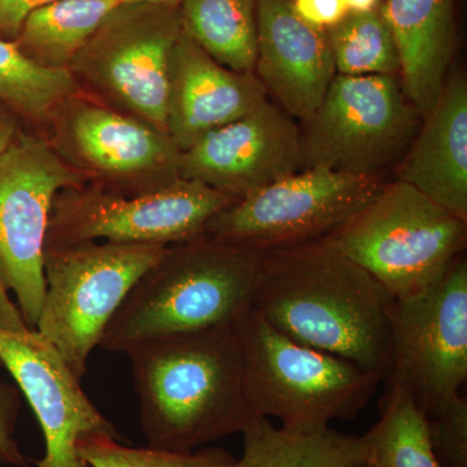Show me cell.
Here are the masks:
<instances>
[{"label": "cell", "instance_id": "obj_5", "mask_svg": "<svg viewBox=\"0 0 467 467\" xmlns=\"http://www.w3.org/2000/svg\"><path fill=\"white\" fill-rule=\"evenodd\" d=\"M370 273L392 299L422 294L465 254L467 221L399 180L321 239Z\"/></svg>", "mask_w": 467, "mask_h": 467}, {"label": "cell", "instance_id": "obj_33", "mask_svg": "<svg viewBox=\"0 0 467 467\" xmlns=\"http://www.w3.org/2000/svg\"><path fill=\"white\" fill-rule=\"evenodd\" d=\"M346 2L349 11L356 12V14L374 11L382 5L380 0H346Z\"/></svg>", "mask_w": 467, "mask_h": 467}, {"label": "cell", "instance_id": "obj_26", "mask_svg": "<svg viewBox=\"0 0 467 467\" xmlns=\"http://www.w3.org/2000/svg\"><path fill=\"white\" fill-rule=\"evenodd\" d=\"M86 467H232L235 457L223 448L174 451L133 448L104 434H88L77 442Z\"/></svg>", "mask_w": 467, "mask_h": 467}, {"label": "cell", "instance_id": "obj_17", "mask_svg": "<svg viewBox=\"0 0 467 467\" xmlns=\"http://www.w3.org/2000/svg\"><path fill=\"white\" fill-rule=\"evenodd\" d=\"M267 99L254 72L223 67L182 30L171 52L167 106V133L181 152Z\"/></svg>", "mask_w": 467, "mask_h": 467}, {"label": "cell", "instance_id": "obj_7", "mask_svg": "<svg viewBox=\"0 0 467 467\" xmlns=\"http://www.w3.org/2000/svg\"><path fill=\"white\" fill-rule=\"evenodd\" d=\"M420 125L399 76L337 73L318 109L300 124L301 171L389 180Z\"/></svg>", "mask_w": 467, "mask_h": 467}, {"label": "cell", "instance_id": "obj_16", "mask_svg": "<svg viewBox=\"0 0 467 467\" xmlns=\"http://www.w3.org/2000/svg\"><path fill=\"white\" fill-rule=\"evenodd\" d=\"M254 72L276 106L308 121L337 75L327 30L304 21L292 0H259Z\"/></svg>", "mask_w": 467, "mask_h": 467}, {"label": "cell", "instance_id": "obj_2", "mask_svg": "<svg viewBox=\"0 0 467 467\" xmlns=\"http://www.w3.org/2000/svg\"><path fill=\"white\" fill-rule=\"evenodd\" d=\"M126 356L150 448L201 450L259 420L245 398L234 326L150 340Z\"/></svg>", "mask_w": 467, "mask_h": 467}, {"label": "cell", "instance_id": "obj_28", "mask_svg": "<svg viewBox=\"0 0 467 467\" xmlns=\"http://www.w3.org/2000/svg\"><path fill=\"white\" fill-rule=\"evenodd\" d=\"M2 370L5 368L0 359V465L26 467V456L16 441L20 389L16 384L5 382Z\"/></svg>", "mask_w": 467, "mask_h": 467}, {"label": "cell", "instance_id": "obj_18", "mask_svg": "<svg viewBox=\"0 0 467 467\" xmlns=\"http://www.w3.org/2000/svg\"><path fill=\"white\" fill-rule=\"evenodd\" d=\"M393 180L410 184L467 221V79L450 72L434 109L420 125Z\"/></svg>", "mask_w": 467, "mask_h": 467}, {"label": "cell", "instance_id": "obj_24", "mask_svg": "<svg viewBox=\"0 0 467 467\" xmlns=\"http://www.w3.org/2000/svg\"><path fill=\"white\" fill-rule=\"evenodd\" d=\"M81 90L69 70L38 66L16 42L0 38V103L23 121L47 125L58 104Z\"/></svg>", "mask_w": 467, "mask_h": 467}, {"label": "cell", "instance_id": "obj_3", "mask_svg": "<svg viewBox=\"0 0 467 467\" xmlns=\"http://www.w3.org/2000/svg\"><path fill=\"white\" fill-rule=\"evenodd\" d=\"M263 252L201 235L168 245L104 331L126 355L150 340L233 326L251 308Z\"/></svg>", "mask_w": 467, "mask_h": 467}, {"label": "cell", "instance_id": "obj_15", "mask_svg": "<svg viewBox=\"0 0 467 467\" xmlns=\"http://www.w3.org/2000/svg\"><path fill=\"white\" fill-rule=\"evenodd\" d=\"M300 171V125L269 99L204 135L178 162L181 178L235 201Z\"/></svg>", "mask_w": 467, "mask_h": 467}, {"label": "cell", "instance_id": "obj_20", "mask_svg": "<svg viewBox=\"0 0 467 467\" xmlns=\"http://www.w3.org/2000/svg\"><path fill=\"white\" fill-rule=\"evenodd\" d=\"M242 435V457L232 467H356L367 462L361 436L331 429L301 434L261 417Z\"/></svg>", "mask_w": 467, "mask_h": 467}, {"label": "cell", "instance_id": "obj_11", "mask_svg": "<svg viewBox=\"0 0 467 467\" xmlns=\"http://www.w3.org/2000/svg\"><path fill=\"white\" fill-rule=\"evenodd\" d=\"M387 182L304 169L218 212L202 235L260 252L321 241L367 207Z\"/></svg>", "mask_w": 467, "mask_h": 467}, {"label": "cell", "instance_id": "obj_31", "mask_svg": "<svg viewBox=\"0 0 467 467\" xmlns=\"http://www.w3.org/2000/svg\"><path fill=\"white\" fill-rule=\"evenodd\" d=\"M23 122L14 110L0 103V152L7 149L15 140L18 131L23 129L21 128Z\"/></svg>", "mask_w": 467, "mask_h": 467}, {"label": "cell", "instance_id": "obj_34", "mask_svg": "<svg viewBox=\"0 0 467 467\" xmlns=\"http://www.w3.org/2000/svg\"><path fill=\"white\" fill-rule=\"evenodd\" d=\"M125 5H153L164 7L178 8L183 0H122Z\"/></svg>", "mask_w": 467, "mask_h": 467}, {"label": "cell", "instance_id": "obj_27", "mask_svg": "<svg viewBox=\"0 0 467 467\" xmlns=\"http://www.w3.org/2000/svg\"><path fill=\"white\" fill-rule=\"evenodd\" d=\"M427 430L441 467H467V398L459 395L425 414Z\"/></svg>", "mask_w": 467, "mask_h": 467}, {"label": "cell", "instance_id": "obj_23", "mask_svg": "<svg viewBox=\"0 0 467 467\" xmlns=\"http://www.w3.org/2000/svg\"><path fill=\"white\" fill-rule=\"evenodd\" d=\"M370 467H441L430 441L425 414L405 389L387 386L380 420L361 436Z\"/></svg>", "mask_w": 467, "mask_h": 467}, {"label": "cell", "instance_id": "obj_1", "mask_svg": "<svg viewBox=\"0 0 467 467\" xmlns=\"http://www.w3.org/2000/svg\"><path fill=\"white\" fill-rule=\"evenodd\" d=\"M392 296L322 241L263 252L252 309L295 342L377 374L392 367Z\"/></svg>", "mask_w": 467, "mask_h": 467}, {"label": "cell", "instance_id": "obj_13", "mask_svg": "<svg viewBox=\"0 0 467 467\" xmlns=\"http://www.w3.org/2000/svg\"><path fill=\"white\" fill-rule=\"evenodd\" d=\"M392 367L384 382L400 387L423 414L461 395L467 379V259L438 284L392 301Z\"/></svg>", "mask_w": 467, "mask_h": 467}, {"label": "cell", "instance_id": "obj_10", "mask_svg": "<svg viewBox=\"0 0 467 467\" xmlns=\"http://www.w3.org/2000/svg\"><path fill=\"white\" fill-rule=\"evenodd\" d=\"M88 183L47 137L21 129L0 152V282L14 292L27 327L36 328L46 284V235L61 190Z\"/></svg>", "mask_w": 467, "mask_h": 467}, {"label": "cell", "instance_id": "obj_12", "mask_svg": "<svg viewBox=\"0 0 467 467\" xmlns=\"http://www.w3.org/2000/svg\"><path fill=\"white\" fill-rule=\"evenodd\" d=\"M47 126L58 155L109 192L138 195L181 178V150L167 133L82 90L58 104Z\"/></svg>", "mask_w": 467, "mask_h": 467}, {"label": "cell", "instance_id": "obj_29", "mask_svg": "<svg viewBox=\"0 0 467 467\" xmlns=\"http://www.w3.org/2000/svg\"><path fill=\"white\" fill-rule=\"evenodd\" d=\"M295 11L317 29L328 30L348 16L346 0H292Z\"/></svg>", "mask_w": 467, "mask_h": 467}, {"label": "cell", "instance_id": "obj_8", "mask_svg": "<svg viewBox=\"0 0 467 467\" xmlns=\"http://www.w3.org/2000/svg\"><path fill=\"white\" fill-rule=\"evenodd\" d=\"M236 202L198 181L178 178L138 195L94 183L61 190L52 204L45 248L99 241L171 245L202 235L212 217Z\"/></svg>", "mask_w": 467, "mask_h": 467}, {"label": "cell", "instance_id": "obj_35", "mask_svg": "<svg viewBox=\"0 0 467 467\" xmlns=\"http://www.w3.org/2000/svg\"><path fill=\"white\" fill-rule=\"evenodd\" d=\"M356 467H370V466L365 465V463H364V465H358V466H356Z\"/></svg>", "mask_w": 467, "mask_h": 467}, {"label": "cell", "instance_id": "obj_4", "mask_svg": "<svg viewBox=\"0 0 467 467\" xmlns=\"http://www.w3.org/2000/svg\"><path fill=\"white\" fill-rule=\"evenodd\" d=\"M233 326L251 410L288 431L312 434L355 420L382 382L349 359L295 342L252 306Z\"/></svg>", "mask_w": 467, "mask_h": 467}, {"label": "cell", "instance_id": "obj_9", "mask_svg": "<svg viewBox=\"0 0 467 467\" xmlns=\"http://www.w3.org/2000/svg\"><path fill=\"white\" fill-rule=\"evenodd\" d=\"M181 34L178 8L124 3L77 55L69 72L101 103L167 133L169 70Z\"/></svg>", "mask_w": 467, "mask_h": 467}, {"label": "cell", "instance_id": "obj_19", "mask_svg": "<svg viewBox=\"0 0 467 467\" xmlns=\"http://www.w3.org/2000/svg\"><path fill=\"white\" fill-rule=\"evenodd\" d=\"M400 57L402 90L426 119L441 97L456 47V0H386Z\"/></svg>", "mask_w": 467, "mask_h": 467}, {"label": "cell", "instance_id": "obj_21", "mask_svg": "<svg viewBox=\"0 0 467 467\" xmlns=\"http://www.w3.org/2000/svg\"><path fill=\"white\" fill-rule=\"evenodd\" d=\"M122 0H57L34 11L15 39L38 66L69 70L107 17Z\"/></svg>", "mask_w": 467, "mask_h": 467}, {"label": "cell", "instance_id": "obj_14", "mask_svg": "<svg viewBox=\"0 0 467 467\" xmlns=\"http://www.w3.org/2000/svg\"><path fill=\"white\" fill-rule=\"evenodd\" d=\"M0 359L33 409L45 454L36 467H86L77 442L88 434L121 441L112 423L92 404L57 349L34 328L0 326Z\"/></svg>", "mask_w": 467, "mask_h": 467}, {"label": "cell", "instance_id": "obj_32", "mask_svg": "<svg viewBox=\"0 0 467 467\" xmlns=\"http://www.w3.org/2000/svg\"><path fill=\"white\" fill-rule=\"evenodd\" d=\"M0 326L7 328L26 327V322L21 317L17 306L12 303L8 291L0 282Z\"/></svg>", "mask_w": 467, "mask_h": 467}, {"label": "cell", "instance_id": "obj_6", "mask_svg": "<svg viewBox=\"0 0 467 467\" xmlns=\"http://www.w3.org/2000/svg\"><path fill=\"white\" fill-rule=\"evenodd\" d=\"M167 247L90 241L45 248L46 290L34 330L79 380L129 292Z\"/></svg>", "mask_w": 467, "mask_h": 467}, {"label": "cell", "instance_id": "obj_22", "mask_svg": "<svg viewBox=\"0 0 467 467\" xmlns=\"http://www.w3.org/2000/svg\"><path fill=\"white\" fill-rule=\"evenodd\" d=\"M259 0H183L181 26L214 60L235 72H254Z\"/></svg>", "mask_w": 467, "mask_h": 467}, {"label": "cell", "instance_id": "obj_25", "mask_svg": "<svg viewBox=\"0 0 467 467\" xmlns=\"http://www.w3.org/2000/svg\"><path fill=\"white\" fill-rule=\"evenodd\" d=\"M327 36L337 75H400L398 45L382 5L364 14L349 12Z\"/></svg>", "mask_w": 467, "mask_h": 467}, {"label": "cell", "instance_id": "obj_30", "mask_svg": "<svg viewBox=\"0 0 467 467\" xmlns=\"http://www.w3.org/2000/svg\"><path fill=\"white\" fill-rule=\"evenodd\" d=\"M54 2L57 0H0V38L15 41L30 15Z\"/></svg>", "mask_w": 467, "mask_h": 467}]
</instances>
